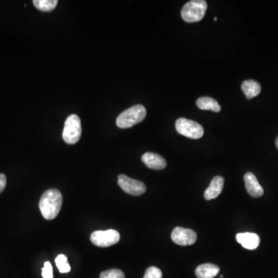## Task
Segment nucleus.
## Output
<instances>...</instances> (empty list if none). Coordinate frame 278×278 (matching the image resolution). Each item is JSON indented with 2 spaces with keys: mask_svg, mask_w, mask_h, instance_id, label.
<instances>
[{
  "mask_svg": "<svg viewBox=\"0 0 278 278\" xmlns=\"http://www.w3.org/2000/svg\"><path fill=\"white\" fill-rule=\"evenodd\" d=\"M142 160L146 166L152 170H164L167 165L166 161L163 157L152 152L145 153L142 157Z\"/></svg>",
  "mask_w": 278,
  "mask_h": 278,
  "instance_id": "nucleus-10",
  "label": "nucleus"
},
{
  "mask_svg": "<svg viewBox=\"0 0 278 278\" xmlns=\"http://www.w3.org/2000/svg\"><path fill=\"white\" fill-rule=\"evenodd\" d=\"M172 240L179 246H189L197 241V235L194 230L191 229L177 227L173 230Z\"/></svg>",
  "mask_w": 278,
  "mask_h": 278,
  "instance_id": "nucleus-8",
  "label": "nucleus"
},
{
  "mask_svg": "<svg viewBox=\"0 0 278 278\" xmlns=\"http://www.w3.org/2000/svg\"><path fill=\"white\" fill-rule=\"evenodd\" d=\"M197 105L201 110H213L219 112L221 110V107L217 101L210 97H202L197 101Z\"/></svg>",
  "mask_w": 278,
  "mask_h": 278,
  "instance_id": "nucleus-15",
  "label": "nucleus"
},
{
  "mask_svg": "<svg viewBox=\"0 0 278 278\" xmlns=\"http://www.w3.org/2000/svg\"><path fill=\"white\" fill-rule=\"evenodd\" d=\"M119 240L120 234L115 230H98L91 235V241L99 247H108L119 243Z\"/></svg>",
  "mask_w": 278,
  "mask_h": 278,
  "instance_id": "nucleus-6",
  "label": "nucleus"
},
{
  "mask_svg": "<svg viewBox=\"0 0 278 278\" xmlns=\"http://www.w3.org/2000/svg\"><path fill=\"white\" fill-rule=\"evenodd\" d=\"M57 267L61 273H68L71 271V266L68 264L67 257L64 254H60L55 259Z\"/></svg>",
  "mask_w": 278,
  "mask_h": 278,
  "instance_id": "nucleus-17",
  "label": "nucleus"
},
{
  "mask_svg": "<svg viewBox=\"0 0 278 278\" xmlns=\"http://www.w3.org/2000/svg\"><path fill=\"white\" fill-rule=\"evenodd\" d=\"M245 186L248 193L254 198H259L264 194V189L260 185L256 176L253 173H246L244 176Z\"/></svg>",
  "mask_w": 278,
  "mask_h": 278,
  "instance_id": "nucleus-9",
  "label": "nucleus"
},
{
  "mask_svg": "<svg viewBox=\"0 0 278 278\" xmlns=\"http://www.w3.org/2000/svg\"><path fill=\"white\" fill-rule=\"evenodd\" d=\"M207 10V3L204 0H192L185 4L181 11L183 20L196 22L202 20Z\"/></svg>",
  "mask_w": 278,
  "mask_h": 278,
  "instance_id": "nucleus-3",
  "label": "nucleus"
},
{
  "mask_svg": "<svg viewBox=\"0 0 278 278\" xmlns=\"http://www.w3.org/2000/svg\"><path fill=\"white\" fill-rule=\"evenodd\" d=\"M276 149H278V137H276Z\"/></svg>",
  "mask_w": 278,
  "mask_h": 278,
  "instance_id": "nucleus-22",
  "label": "nucleus"
},
{
  "mask_svg": "<svg viewBox=\"0 0 278 278\" xmlns=\"http://www.w3.org/2000/svg\"><path fill=\"white\" fill-rule=\"evenodd\" d=\"M100 278H125V273L119 269L106 270L100 274Z\"/></svg>",
  "mask_w": 278,
  "mask_h": 278,
  "instance_id": "nucleus-18",
  "label": "nucleus"
},
{
  "mask_svg": "<svg viewBox=\"0 0 278 278\" xmlns=\"http://www.w3.org/2000/svg\"><path fill=\"white\" fill-rule=\"evenodd\" d=\"M242 91L247 99H252L258 96L261 91V86L254 80H245L241 85Z\"/></svg>",
  "mask_w": 278,
  "mask_h": 278,
  "instance_id": "nucleus-13",
  "label": "nucleus"
},
{
  "mask_svg": "<svg viewBox=\"0 0 278 278\" xmlns=\"http://www.w3.org/2000/svg\"><path fill=\"white\" fill-rule=\"evenodd\" d=\"M176 129L179 134L192 139L200 138L204 134V129L201 125L184 118L176 121Z\"/></svg>",
  "mask_w": 278,
  "mask_h": 278,
  "instance_id": "nucleus-5",
  "label": "nucleus"
},
{
  "mask_svg": "<svg viewBox=\"0 0 278 278\" xmlns=\"http://www.w3.org/2000/svg\"><path fill=\"white\" fill-rule=\"evenodd\" d=\"M42 276L43 278H53V267L49 261L45 262L44 267L42 269Z\"/></svg>",
  "mask_w": 278,
  "mask_h": 278,
  "instance_id": "nucleus-20",
  "label": "nucleus"
},
{
  "mask_svg": "<svg viewBox=\"0 0 278 278\" xmlns=\"http://www.w3.org/2000/svg\"><path fill=\"white\" fill-rule=\"evenodd\" d=\"M237 241L245 249H255L259 246L261 239L258 234L254 233H240L236 236Z\"/></svg>",
  "mask_w": 278,
  "mask_h": 278,
  "instance_id": "nucleus-11",
  "label": "nucleus"
},
{
  "mask_svg": "<svg viewBox=\"0 0 278 278\" xmlns=\"http://www.w3.org/2000/svg\"><path fill=\"white\" fill-rule=\"evenodd\" d=\"M214 20H215V21L217 20V17H215V18H214Z\"/></svg>",
  "mask_w": 278,
  "mask_h": 278,
  "instance_id": "nucleus-23",
  "label": "nucleus"
},
{
  "mask_svg": "<svg viewBox=\"0 0 278 278\" xmlns=\"http://www.w3.org/2000/svg\"><path fill=\"white\" fill-rule=\"evenodd\" d=\"M118 183L122 190L132 196H140L146 191V186L141 181L131 179L125 175H119Z\"/></svg>",
  "mask_w": 278,
  "mask_h": 278,
  "instance_id": "nucleus-7",
  "label": "nucleus"
},
{
  "mask_svg": "<svg viewBox=\"0 0 278 278\" xmlns=\"http://www.w3.org/2000/svg\"><path fill=\"white\" fill-rule=\"evenodd\" d=\"M146 116V109L142 104L132 106L119 115L116 125L120 128H128L140 123Z\"/></svg>",
  "mask_w": 278,
  "mask_h": 278,
  "instance_id": "nucleus-2",
  "label": "nucleus"
},
{
  "mask_svg": "<svg viewBox=\"0 0 278 278\" xmlns=\"http://www.w3.org/2000/svg\"><path fill=\"white\" fill-rule=\"evenodd\" d=\"M81 122L77 115H71L67 118L63 130V139L69 145L76 144L81 136Z\"/></svg>",
  "mask_w": 278,
  "mask_h": 278,
  "instance_id": "nucleus-4",
  "label": "nucleus"
},
{
  "mask_svg": "<svg viewBox=\"0 0 278 278\" xmlns=\"http://www.w3.org/2000/svg\"><path fill=\"white\" fill-rule=\"evenodd\" d=\"M224 186V179L222 176H216L210 182V186L204 192V198L206 200H211L217 198L223 192Z\"/></svg>",
  "mask_w": 278,
  "mask_h": 278,
  "instance_id": "nucleus-12",
  "label": "nucleus"
},
{
  "mask_svg": "<svg viewBox=\"0 0 278 278\" xmlns=\"http://www.w3.org/2000/svg\"><path fill=\"white\" fill-rule=\"evenodd\" d=\"M144 278H162V272L156 267H150L146 270Z\"/></svg>",
  "mask_w": 278,
  "mask_h": 278,
  "instance_id": "nucleus-19",
  "label": "nucleus"
},
{
  "mask_svg": "<svg viewBox=\"0 0 278 278\" xmlns=\"http://www.w3.org/2000/svg\"><path fill=\"white\" fill-rule=\"evenodd\" d=\"M7 185V177L5 175L0 173V193L4 190Z\"/></svg>",
  "mask_w": 278,
  "mask_h": 278,
  "instance_id": "nucleus-21",
  "label": "nucleus"
},
{
  "mask_svg": "<svg viewBox=\"0 0 278 278\" xmlns=\"http://www.w3.org/2000/svg\"><path fill=\"white\" fill-rule=\"evenodd\" d=\"M219 267L213 264H201L196 270L197 278H214L219 273Z\"/></svg>",
  "mask_w": 278,
  "mask_h": 278,
  "instance_id": "nucleus-14",
  "label": "nucleus"
},
{
  "mask_svg": "<svg viewBox=\"0 0 278 278\" xmlns=\"http://www.w3.org/2000/svg\"><path fill=\"white\" fill-rule=\"evenodd\" d=\"M34 7L37 10L43 12H50L54 10L58 6V0H34L33 1Z\"/></svg>",
  "mask_w": 278,
  "mask_h": 278,
  "instance_id": "nucleus-16",
  "label": "nucleus"
},
{
  "mask_svg": "<svg viewBox=\"0 0 278 278\" xmlns=\"http://www.w3.org/2000/svg\"><path fill=\"white\" fill-rule=\"evenodd\" d=\"M62 203V195L58 189L46 190L42 196L39 203L42 216L47 220L55 219L61 211Z\"/></svg>",
  "mask_w": 278,
  "mask_h": 278,
  "instance_id": "nucleus-1",
  "label": "nucleus"
}]
</instances>
